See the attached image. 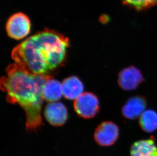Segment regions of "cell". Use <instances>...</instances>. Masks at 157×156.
<instances>
[{
  "instance_id": "8992f818",
  "label": "cell",
  "mask_w": 157,
  "mask_h": 156,
  "mask_svg": "<svg viewBox=\"0 0 157 156\" xmlns=\"http://www.w3.org/2000/svg\"><path fill=\"white\" fill-rule=\"evenodd\" d=\"M144 81L141 71L133 65L128 66L120 71L117 83L121 88L124 91L135 90Z\"/></svg>"
},
{
  "instance_id": "9c48e42d",
  "label": "cell",
  "mask_w": 157,
  "mask_h": 156,
  "mask_svg": "<svg viewBox=\"0 0 157 156\" xmlns=\"http://www.w3.org/2000/svg\"><path fill=\"white\" fill-rule=\"evenodd\" d=\"M130 156H157V143L155 137L134 143L130 149Z\"/></svg>"
},
{
  "instance_id": "30bf717a",
  "label": "cell",
  "mask_w": 157,
  "mask_h": 156,
  "mask_svg": "<svg viewBox=\"0 0 157 156\" xmlns=\"http://www.w3.org/2000/svg\"><path fill=\"white\" fill-rule=\"evenodd\" d=\"M63 95L69 100H76L82 93L84 86L82 81L75 76H71L64 80L62 84Z\"/></svg>"
},
{
  "instance_id": "3957f363",
  "label": "cell",
  "mask_w": 157,
  "mask_h": 156,
  "mask_svg": "<svg viewBox=\"0 0 157 156\" xmlns=\"http://www.w3.org/2000/svg\"><path fill=\"white\" fill-rule=\"evenodd\" d=\"M31 24L28 16L19 12L14 14L8 19L6 31L8 35L15 40L27 37L31 31Z\"/></svg>"
},
{
  "instance_id": "4fadbf2b",
  "label": "cell",
  "mask_w": 157,
  "mask_h": 156,
  "mask_svg": "<svg viewBox=\"0 0 157 156\" xmlns=\"http://www.w3.org/2000/svg\"><path fill=\"white\" fill-rule=\"evenodd\" d=\"M127 6L137 11L146 10L157 5V0H123Z\"/></svg>"
},
{
  "instance_id": "7a4b0ae2",
  "label": "cell",
  "mask_w": 157,
  "mask_h": 156,
  "mask_svg": "<svg viewBox=\"0 0 157 156\" xmlns=\"http://www.w3.org/2000/svg\"><path fill=\"white\" fill-rule=\"evenodd\" d=\"M69 40L62 34L46 29L25 39L12 50L15 63L36 75H48L66 59Z\"/></svg>"
},
{
  "instance_id": "52a82bcc",
  "label": "cell",
  "mask_w": 157,
  "mask_h": 156,
  "mask_svg": "<svg viewBox=\"0 0 157 156\" xmlns=\"http://www.w3.org/2000/svg\"><path fill=\"white\" fill-rule=\"evenodd\" d=\"M44 116L46 121L51 125L60 127L67 122L68 111L63 103L59 102H52L45 106Z\"/></svg>"
},
{
  "instance_id": "277c9868",
  "label": "cell",
  "mask_w": 157,
  "mask_h": 156,
  "mask_svg": "<svg viewBox=\"0 0 157 156\" xmlns=\"http://www.w3.org/2000/svg\"><path fill=\"white\" fill-rule=\"evenodd\" d=\"M74 108L79 116L86 119H92L99 110V100L93 93L84 92L75 100Z\"/></svg>"
},
{
  "instance_id": "5b68a950",
  "label": "cell",
  "mask_w": 157,
  "mask_h": 156,
  "mask_svg": "<svg viewBox=\"0 0 157 156\" xmlns=\"http://www.w3.org/2000/svg\"><path fill=\"white\" fill-rule=\"evenodd\" d=\"M120 136V129L117 124L111 121H105L95 129L94 139L99 146L108 147L117 142Z\"/></svg>"
},
{
  "instance_id": "7c38bea8",
  "label": "cell",
  "mask_w": 157,
  "mask_h": 156,
  "mask_svg": "<svg viewBox=\"0 0 157 156\" xmlns=\"http://www.w3.org/2000/svg\"><path fill=\"white\" fill-rule=\"evenodd\" d=\"M139 124L144 132L151 133L157 130V112L153 110H145L141 115Z\"/></svg>"
},
{
  "instance_id": "ba28073f",
  "label": "cell",
  "mask_w": 157,
  "mask_h": 156,
  "mask_svg": "<svg viewBox=\"0 0 157 156\" xmlns=\"http://www.w3.org/2000/svg\"><path fill=\"white\" fill-rule=\"evenodd\" d=\"M147 106L145 97L142 95L134 96L129 98L123 106L122 115L127 119H136L145 111Z\"/></svg>"
},
{
  "instance_id": "6da1fadb",
  "label": "cell",
  "mask_w": 157,
  "mask_h": 156,
  "mask_svg": "<svg viewBox=\"0 0 157 156\" xmlns=\"http://www.w3.org/2000/svg\"><path fill=\"white\" fill-rule=\"evenodd\" d=\"M6 72V76L1 79V90L6 92L8 102L18 104L25 110L27 131L37 132L43 126V87L51 76L32 74L16 63L8 65Z\"/></svg>"
},
{
  "instance_id": "8fae6325",
  "label": "cell",
  "mask_w": 157,
  "mask_h": 156,
  "mask_svg": "<svg viewBox=\"0 0 157 156\" xmlns=\"http://www.w3.org/2000/svg\"><path fill=\"white\" fill-rule=\"evenodd\" d=\"M43 95L44 99L47 102H52L58 101L63 95L62 84L51 77L45 83Z\"/></svg>"
}]
</instances>
